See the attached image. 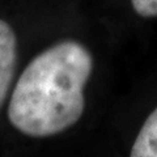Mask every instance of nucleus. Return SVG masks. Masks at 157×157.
Wrapping results in <instances>:
<instances>
[{
  "label": "nucleus",
  "mask_w": 157,
  "mask_h": 157,
  "mask_svg": "<svg viewBox=\"0 0 157 157\" xmlns=\"http://www.w3.org/2000/svg\"><path fill=\"white\" fill-rule=\"evenodd\" d=\"M17 66V38L12 26L0 20V107L11 89Z\"/></svg>",
  "instance_id": "nucleus-2"
},
{
  "label": "nucleus",
  "mask_w": 157,
  "mask_h": 157,
  "mask_svg": "<svg viewBox=\"0 0 157 157\" xmlns=\"http://www.w3.org/2000/svg\"><path fill=\"white\" fill-rule=\"evenodd\" d=\"M134 11L141 17L157 16V0H131Z\"/></svg>",
  "instance_id": "nucleus-4"
},
{
  "label": "nucleus",
  "mask_w": 157,
  "mask_h": 157,
  "mask_svg": "<svg viewBox=\"0 0 157 157\" xmlns=\"http://www.w3.org/2000/svg\"><path fill=\"white\" fill-rule=\"evenodd\" d=\"M92 71L90 51L73 39L38 54L13 89L8 106L11 124L32 137L54 136L72 127L84 113V88Z\"/></svg>",
  "instance_id": "nucleus-1"
},
{
  "label": "nucleus",
  "mask_w": 157,
  "mask_h": 157,
  "mask_svg": "<svg viewBox=\"0 0 157 157\" xmlns=\"http://www.w3.org/2000/svg\"><path fill=\"white\" fill-rule=\"evenodd\" d=\"M130 157H157V107L140 128Z\"/></svg>",
  "instance_id": "nucleus-3"
}]
</instances>
